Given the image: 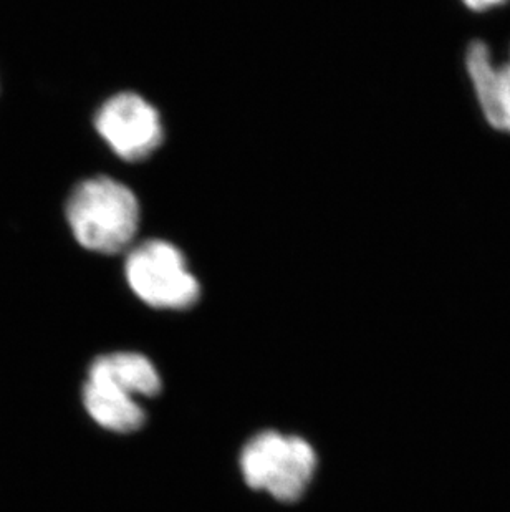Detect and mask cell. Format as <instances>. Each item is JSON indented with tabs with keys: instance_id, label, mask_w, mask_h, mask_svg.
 Instances as JSON below:
<instances>
[{
	"instance_id": "1",
	"label": "cell",
	"mask_w": 510,
	"mask_h": 512,
	"mask_svg": "<svg viewBox=\"0 0 510 512\" xmlns=\"http://www.w3.org/2000/svg\"><path fill=\"white\" fill-rule=\"evenodd\" d=\"M68 226L88 251L116 254L130 246L140 224V204L128 186L98 176L78 184L67 203Z\"/></svg>"
},
{
	"instance_id": "2",
	"label": "cell",
	"mask_w": 510,
	"mask_h": 512,
	"mask_svg": "<svg viewBox=\"0 0 510 512\" xmlns=\"http://www.w3.org/2000/svg\"><path fill=\"white\" fill-rule=\"evenodd\" d=\"M317 453L302 436L265 430L252 436L241 453V471L249 488L280 503L304 496L317 471Z\"/></svg>"
},
{
	"instance_id": "3",
	"label": "cell",
	"mask_w": 510,
	"mask_h": 512,
	"mask_svg": "<svg viewBox=\"0 0 510 512\" xmlns=\"http://www.w3.org/2000/svg\"><path fill=\"white\" fill-rule=\"evenodd\" d=\"M125 274L136 297L156 309H189L201 295L183 252L166 241H148L133 249Z\"/></svg>"
},
{
	"instance_id": "4",
	"label": "cell",
	"mask_w": 510,
	"mask_h": 512,
	"mask_svg": "<svg viewBox=\"0 0 510 512\" xmlns=\"http://www.w3.org/2000/svg\"><path fill=\"white\" fill-rule=\"evenodd\" d=\"M95 126L123 160L148 158L163 141L161 116L136 93H120L106 100L95 116Z\"/></svg>"
},
{
	"instance_id": "5",
	"label": "cell",
	"mask_w": 510,
	"mask_h": 512,
	"mask_svg": "<svg viewBox=\"0 0 510 512\" xmlns=\"http://www.w3.org/2000/svg\"><path fill=\"white\" fill-rule=\"evenodd\" d=\"M88 380L108 383L131 397H156L163 382L150 358L136 352H116L98 357L90 367Z\"/></svg>"
},
{
	"instance_id": "6",
	"label": "cell",
	"mask_w": 510,
	"mask_h": 512,
	"mask_svg": "<svg viewBox=\"0 0 510 512\" xmlns=\"http://www.w3.org/2000/svg\"><path fill=\"white\" fill-rule=\"evenodd\" d=\"M83 403L93 421L113 433H133L145 425V410L138 400L108 383L88 380Z\"/></svg>"
},
{
	"instance_id": "7",
	"label": "cell",
	"mask_w": 510,
	"mask_h": 512,
	"mask_svg": "<svg viewBox=\"0 0 510 512\" xmlns=\"http://www.w3.org/2000/svg\"><path fill=\"white\" fill-rule=\"evenodd\" d=\"M466 68L471 77L477 103L487 123L494 130L510 133L509 120L502 100L501 68L494 63L491 50L481 40L469 45Z\"/></svg>"
},
{
	"instance_id": "8",
	"label": "cell",
	"mask_w": 510,
	"mask_h": 512,
	"mask_svg": "<svg viewBox=\"0 0 510 512\" xmlns=\"http://www.w3.org/2000/svg\"><path fill=\"white\" fill-rule=\"evenodd\" d=\"M499 68H501L502 100H504V110L510 125V58L509 62Z\"/></svg>"
},
{
	"instance_id": "9",
	"label": "cell",
	"mask_w": 510,
	"mask_h": 512,
	"mask_svg": "<svg viewBox=\"0 0 510 512\" xmlns=\"http://www.w3.org/2000/svg\"><path fill=\"white\" fill-rule=\"evenodd\" d=\"M467 9L484 12V10L496 9L506 4L507 0H462Z\"/></svg>"
}]
</instances>
